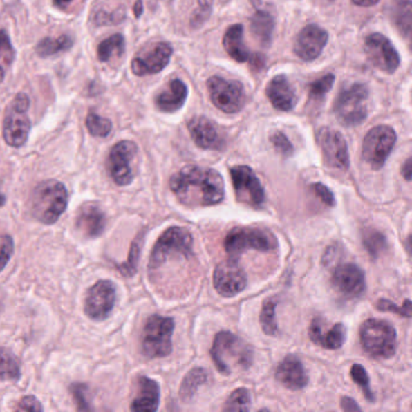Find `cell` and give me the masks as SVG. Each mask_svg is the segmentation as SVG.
<instances>
[{
  "instance_id": "4fadbf2b",
  "label": "cell",
  "mask_w": 412,
  "mask_h": 412,
  "mask_svg": "<svg viewBox=\"0 0 412 412\" xmlns=\"http://www.w3.org/2000/svg\"><path fill=\"white\" fill-rule=\"evenodd\" d=\"M364 51L371 66L381 72L393 74L400 66V56L397 48L384 34H369L365 38Z\"/></svg>"
},
{
  "instance_id": "5bb4252c",
  "label": "cell",
  "mask_w": 412,
  "mask_h": 412,
  "mask_svg": "<svg viewBox=\"0 0 412 412\" xmlns=\"http://www.w3.org/2000/svg\"><path fill=\"white\" fill-rule=\"evenodd\" d=\"M138 153V147L131 140H121L111 148L108 158V171L119 187L130 185L135 172L132 162Z\"/></svg>"
},
{
  "instance_id": "db71d44e",
  "label": "cell",
  "mask_w": 412,
  "mask_h": 412,
  "mask_svg": "<svg viewBox=\"0 0 412 412\" xmlns=\"http://www.w3.org/2000/svg\"><path fill=\"white\" fill-rule=\"evenodd\" d=\"M75 1H77V0H53V6L57 8L58 10L67 11Z\"/></svg>"
},
{
  "instance_id": "9a60e30c",
  "label": "cell",
  "mask_w": 412,
  "mask_h": 412,
  "mask_svg": "<svg viewBox=\"0 0 412 412\" xmlns=\"http://www.w3.org/2000/svg\"><path fill=\"white\" fill-rule=\"evenodd\" d=\"M317 140L329 167L340 171H347L350 168L348 147L339 131L323 127L317 133Z\"/></svg>"
},
{
  "instance_id": "f1b7e54d",
  "label": "cell",
  "mask_w": 412,
  "mask_h": 412,
  "mask_svg": "<svg viewBox=\"0 0 412 412\" xmlns=\"http://www.w3.org/2000/svg\"><path fill=\"white\" fill-rule=\"evenodd\" d=\"M274 27H276V21L269 11L258 10L250 19L252 35L263 48H269L272 43Z\"/></svg>"
},
{
  "instance_id": "4dcf8cb0",
  "label": "cell",
  "mask_w": 412,
  "mask_h": 412,
  "mask_svg": "<svg viewBox=\"0 0 412 412\" xmlns=\"http://www.w3.org/2000/svg\"><path fill=\"white\" fill-rule=\"evenodd\" d=\"M411 0H394L392 19L399 32L408 39L411 35Z\"/></svg>"
},
{
  "instance_id": "ee69618b",
  "label": "cell",
  "mask_w": 412,
  "mask_h": 412,
  "mask_svg": "<svg viewBox=\"0 0 412 412\" xmlns=\"http://www.w3.org/2000/svg\"><path fill=\"white\" fill-rule=\"evenodd\" d=\"M270 142L272 144L274 150L278 153H281L284 158L292 156L294 147H292V142L281 131H276L272 135H270Z\"/></svg>"
},
{
  "instance_id": "ba28073f",
  "label": "cell",
  "mask_w": 412,
  "mask_h": 412,
  "mask_svg": "<svg viewBox=\"0 0 412 412\" xmlns=\"http://www.w3.org/2000/svg\"><path fill=\"white\" fill-rule=\"evenodd\" d=\"M29 98L26 93L15 96L5 111L3 137L8 145L19 148L27 142L30 132L28 118Z\"/></svg>"
},
{
  "instance_id": "11a10c76",
  "label": "cell",
  "mask_w": 412,
  "mask_h": 412,
  "mask_svg": "<svg viewBox=\"0 0 412 412\" xmlns=\"http://www.w3.org/2000/svg\"><path fill=\"white\" fill-rule=\"evenodd\" d=\"M402 174L406 182L411 180V158H409L402 167Z\"/></svg>"
},
{
  "instance_id": "cb8c5ba5",
  "label": "cell",
  "mask_w": 412,
  "mask_h": 412,
  "mask_svg": "<svg viewBox=\"0 0 412 412\" xmlns=\"http://www.w3.org/2000/svg\"><path fill=\"white\" fill-rule=\"evenodd\" d=\"M106 218L101 207L96 203H85L77 216V230L88 238H97L104 232Z\"/></svg>"
},
{
  "instance_id": "6f0895ef",
  "label": "cell",
  "mask_w": 412,
  "mask_h": 412,
  "mask_svg": "<svg viewBox=\"0 0 412 412\" xmlns=\"http://www.w3.org/2000/svg\"><path fill=\"white\" fill-rule=\"evenodd\" d=\"M143 0H137L135 6H133V12H135V19H139L143 15Z\"/></svg>"
},
{
  "instance_id": "7402d4cb",
  "label": "cell",
  "mask_w": 412,
  "mask_h": 412,
  "mask_svg": "<svg viewBox=\"0 0 412 412\" xmlns=\"http://www.w3.org/2000/svg\"><path fill=\"white\" fill-rule=\"evenodd\" d=\"M274 377L279 384L290 391H300L308 384L306 371L299 357L289 355L278 364Z\"/></svg>"
},
{
  "instance_id": "ffe728a7",
  "label": "cell",
  "mask_w": 412,
  "mask_h": 412,
  "mask_svg": "<svg viewBox=\"0 0 412 412\" xmlns=\"http://www.w3.org/2000/svg\"><path fill=\"white\" fill-rule=\"evenodd\" d=\"M329 40V34L318 24H307L297 34L294 43V53L297 57L312 62L321 56Z\"/></svg>"
},
{
  "instance_id": "bcb514c9",
  "label": "cell",
  "mask_w": 412,
  "mask_h": 412,
  "mask_svg": "<svg viewBox=\"0 0 412 412\" xmlns=\"http://www.w3.org/2000/svg\"><path fill=\"white\" fill-rule=\"evenodd\" d=\"M73 397L75 399L77 410L80 411H88L92 410L90 402H88V387L84 384H74L71 387Z\"/></svg>"
},
{
  "instance_id": "30bf717a",
  "label": "cell",
  "mask_w": 412,
  "mask_h": 412,
  "mask_svg": "<svg viewBox=\"0 0 412 412\" xmlns=\"http://www.w3.org/2000/svg\"><path fill=\"white\" fill-rule=\"evenodd\" d=\"M211 101L225 114H237L247 103L245 86L237 80L221 77H211L207 80Z\"/></svg>"
},
{
  "instance_id": "52a82bcc",
  "label": "cell",
  "mask_w": 412,
  "mask_h": 412,
  "mask_svg": "<svg viewBox=\"0 0 412 412\" xmlns=\"http://www.w3.org/2000/svg\"><path fill=\"white\" fill-rule=\"evenodd\" d=\"M174 321L171 317H149L143 329L142 350L149 359L163 358L172 352V336Z\"/></svg>"
},
{
  "instance_id": "91938a15",
  "label": "cell",
  "mask_w": 412,
  "mask_h": 412,
  "mask_svg": "<svg viewBox=\"0 0 412 412\" xmlns=\"http://www.w3.org/2000/svg\"><path fill=\"white\" fill-rule=\"evenodd\" d=\"M1 308H3V299H1V292H0V312H1Z\"/></svg>"
},
{
  "instance_id": "603a6c76",
  "label": "cell",
  "mask_w": 412,
  "mask_h": 412,
  "mask_svg": "<svg viewBox=\"0 0 412 412\" xmlns=\"http://www.w3.org/2000/svg\"><path fill=\"white\" fill-rule=\"evenodd\" d=\"M274 109L290 111L297 106V92L285 75H276L270 80L265 90Z\"/></svg>"
},
{
  "instance_id": "83f0119b",
  "label": "cell",
  "mask_w": 412,
  "mask_h": 412,
  "mask_svg": "<svg viewBox=\"0 0 412 412\" xmlns=\"http://www.w3.org/2000/svg\"><path fill=\"white\" fill-rule=\"evenodd\" d=\"M160 404V386L147 376L139 377L138 397L132 402L131 410L138 412H153Z\"/></svg>"
},
{
  "instance_id": "ab89813d",
  "label": "cell",
  "mask_w": 412,
  "mask_h": 412,
  "mask_svg": "<svg viewBox=\"0 0 412 412\" xmlns=\"http://www.w3.org/2000/svg\"><path fill=\"white\" fill-rule=\"evenodd\" d=\"M335 82L334 74H326L308 85V96L312 101H321L330 92Z\"/></svg>"
},
{
  "instance_id": "b9f144b4",
  "label": "cell",
  "mask_w": 412,
  "mask_h": 412,
  "mask_svg": "<svg viewBox=\"0 0 412 412\" xmlns=\"http://www.w3.org/2000/svg\"><path fill=\"white\" fill-rule=\"evenodd\" d=\"M350 377L363 391L365 398L373 403L375 400V395L371 388H370L369 375L366 373V370L360 364H353L350 368Z\"/></svg>"
},
{
  "instance_id": "680465c9",
  "label": "cell",
  "mask_w": 412,
  "mask_h": 412,
  "mask_svg": "<svg viewBox=\"0 0 412 412\" xmlns=\"http://www.w3.org/2000/svg\"><path fill=\"white\" fill-rule=\"evenodd\" d=\"M5 202H6V197L0 192V207L4 206Z\"/></svg>"
},
{
  "instance_id": "681fc988",
  "label": "cell",
  "mask_w": 412,
  "mask_h": 412,
  "mask_svg": "<svg viewBox=\"0 0 412 412\" xmlns=\"http://www.w3.org/2000/svg\"><path fill=\"white\" fill-rule=\"evenodd\" d=\"M14 253V241L10 236H4L0 245V272L5 269Z\"/></svg>"
},
{
  "instance_id": "3957f363",
  "label": "cell",
  "mask_w": 412,
  "mask_h": 412,
  "mask_svg": "<svg viewBox=\"0 0 412 412\" xmlns=\"http://www.w3.org/2000/svg\"><path fill=\"white\" fill-rule=\"evenodd\" d=\"M68 191L57 180L40 182L30 197L33 216L43 224H55L67 209Z\"/></svg>"
},
{
  "instance_id": "f5cc1de1",
  "label": "cell",
  "mask_w": 412,
  "mask_h": 412,
  "mask_svg": "<svg viewBox=\"0 0 412 412\" xmlns=\"http://www.w3.org/2000/svg\"><path fill=\"white\" fill-rule=\"evenodd\" d=\"M250 64H252V67L256 69V71H261L263 68L265 67V63H266V58H265L264 55H261V53H254V55H252L250 58Z\"/></svg>"
},
{
  "instance_id": "277c9868",
  "label": "cell",
  "mask_w": 412,
  "mask_h": 412,
  "mask_svg": "<svg viewBox=\"0 0 412 412\" xmlns=\"http://www.w3.org/2000/svg\"><path fill=\"white\" fill-rule=\"evenodd\" d=\"M192 245L194 238L187 229L178 226L169 227L160 236L158 242L153 245L150 254L149 270L156 271L168 261L191 259L194 256Z\"/></svg>"
},
{
  "instance_id": "e0dca14e",
  "label": "cell",
  "mask_w": 412,
  "mask_h": 412,
  "mask_svg": "<svg viewBox=\"0 0 412 412\" xmlns=\"http://www.w3.org/2000/svg\"><path fill=\"white\" fill-rule=\"evenodd\" d=\"M173 55L171 44L160 41L144 50L132 59L131 68L137 77H148L162 72L167 67Z\"/></svg>"
},
{
  "instance_id": "8992f818",
  "label": "cell",
  "mask_w": 412,
  "mask_h": 412,
  "mask_svg": "<svg viewBox=\"0 0 412 412\" xmlns=\"http://www.w3.org/2000/svg\"><path fill=\"white\" fill-rule=\"evenodd\" d=\"M360 344L375 359H388L397 350V331L388 321L371 318L360 328Z\"/></svg>"
},
{
  "instance_id": "8fae6325",
  "label": "cell",
  "mask_w": 412,
  "mask_h": 412,
  "mask_svg": "<svg viewBox=\"0 0 412 412\" xmlns=\"http://www.w3.org/2000/svg\"><path fill=\"white\" fill-rule=\"evenodd\" d=\"M397 143L395 131L387 125H379L371 129L365 135L362 149V158L370 167L379 171L384 167Z\"/></svg>"
},
{
  "instance_id": "2e32d148",
  "label": "cell",
  "mask_w": 412,
  "mask_h": 412,
  "mask_svg": "<svg viewBox=\"0 0 412 412\" xmlns=\"http://www.w3.org/2000/svg\"><path fill=\"white\" fill-rule=\"evenodd\" d=\"M116 288L111 281H98L90 288L85 300V313L92 321L106 319L115 306Z\"/></svg>"
},
{
  "instance_id": "ac0fdd59",
  "label": "cell",
  "mask_w": 412,
  "mask_h": 412,
  "mask_svg": "<svg viewBox=\"0 0 412 412\" xmlns=\"http://www.w3.org/2000/svg\"><path fill=\"white\" fill-rule=\"evenodd\" d=\"M331 285L347 299L360 297L365 292V274L358 265L345 263L337 265L331 272Z\"/></svg>"
},
{
  "instance_id": "836d02e7",
  "label": "cell",
  "mask_w": 412,
  "mask_h": 412,
  "mask_svg": "<svg viewBox=\"0 0 412 412\" xmlns=\"http://www.w3.org/2000/svg\"><path fill=\"white\" fill-rule=\"evenodd\" d=\"M362 241L371 259H379L380 256L388 250V241L386 236L376 229H365Z\"/></svg>"
},
{
  "instance_id": "d6986e66",
  "label": "cell",
  "mask_w": 412,
  "mask_h": 412,
  "mask_svg": "<svg viewBox=\"0 0 412 412\" xmlns=\"http://www.w3.org/2000/svg\"><path fill=\"white\" fill-rule=\"evenodd\" d=\"M213 284L221 297H232L245 290L247 276L235 259L225 260L216 266Z\"/></svg>"
},
{
  "instance_id": "9c48e42d",
  "label": "cell",
  "mask_w": 412,
  "mask_h": 412,
  "mask_svg": "<svg viewBox=\"0 0 412 412\" xmlns=\"http://www.w3.org/2000/svg\"><path fill=\"white\" fill-rule=\"evenodd\" d=\"M224 247L227 254L236 256L245 250L271 252L277 248L278 242L270 231L256 227H237L227 234Z\"/></svg>"
},
{
  "instance_id": "1f68e13d",
  "label": "cell",
  "mask_w": 412,
  "mask_h": 412,
  "mask_svg": "<svg viewBox=\"0 0 412 412\" xmlns=\"http://www.w3.org/2000/svg\"><path fill=\"white\" fill-rule=\"evenodd\" d=\"M126 41L120 33L113 34L103 40L97 48V56L101 62H108L113 57H120L125 53Z\"/></svg>"
},
{
  "instance_id": "d590c367",
  "label": "cell",
  "mask_w": 412,
  "mask_h": 412,
  "mask_svg": "<svg viewBox=\"0 0 412 412\" xmlns=\"http://www.w3.org/2000/svg\"><path fill=\"white\" fill-rule=\"evenodd\" d=\"M276 306L277 300L274 297H270L265 300L261 313H260V324L265 334L276 336L278 334L277 321H276Z\"/></svg>"
},
{
  "instance_id": "c3c4849f",
  "label": "cell",
  "mask_w": 412,
  "mask_h": 412,
  "mask_svg": "<svg viewBox=\"0 0 412 412\" xmlns=\"http://www.w3.org/2000/svg\"><path fill=\"white\" fill-rule=\"evenodd\" d=\"M198 6L200 10H197L196 14L194 15L191 19L194 27H200L211 16L213 0H198Z\"/></svg>"
},
{
  "instance_id": "6da1fadb",
  "label": "cell",
  "mask_w": 412,
  "mask_h": 412,
  "mask_svg": "<svg viewBox=\"0 0 412 412\" xmlns=\"http://www.w3.org/2000/svg\"><path fill=\"white\" fill-rule=\"evenodd\" d=\"M169 187L179 202L187 207L219 205L225 196V185L221 173L213 168L185 166L173 174Z\"/></svg>"
},
{
  "instance_id": "7dc6e473",
  "label": "cell",
  "mask_w": 412,
  "mask_h": 412,
  "mask_svg": "<svg viewBox=\"0 0 412 412\" xmlns=\"http://www.w3.org/2000/svg\"><path fill=\"white\" fill-rule=\"evenodd\" d=\"M310 189H311V191L313 192V194H315V195H316V196L318 197L326 206H335V196H334V194L331 192L330 189L326 187L324 184H321V182H313V184H311Z\"/></svg>"
},
{
  "instance_id": "f546056e",
  "label": "cell",
  "mask_w": 412,
  "mask_h": 412,
  "mask_svg": "<svg viewBox=\"0 0 412 412\" xmlns=\"http://www.w3.org/2000/svg\"><path fill=\"white\" fill-rule=\"evenodd\" d=\"M73 45H74V40L68 34H63V35H59L57 38L48 37V38L41 39L37 44L35 53L38 55L39 57H51V56H55L57 53L71 50L73 48Z\"/></svg>"
},
{
  "instance_id": "8d00e7d4",
  "label": "cell",
  "mask_w": 412,
  "mask_h": 412,
  "mask_svg": "<svg viewBox=\"0 0 412 412\" xmlns=\"http://www.w3.org/2000/svg\"><path fill=\"white\" fill-rule=\"evenodd\" d=\"M16 57V51L10 40L6 30H0V82L4 80L5 74L8 72Z\"/></svg>"
},
{
  "instance_id": "7c38bea8",
  "label": "cell",
  "mask_w": 412,
  "mask_h": 412,
  "mask_svg": "<svg viewBox=\"0 0 412 412\" xmlns=\"http://www.w3.org/2000/svg\"><path fill=\"white\" fill-rule=\"evenodd\" d=\"M230 174L237 201L253 208L264 206L266 200L264 187L252 168L248 166H235L231 168Z\"/></svg>"
},
{
  "instance_id": "60d3db41",
  "label": "cell",
  "mask_w": 412,
  "mask_h": 412,
  "mask_svg": "<svg viewBox=\"0 0 412 412\" xmlns=\"http://www.w3.org/2000/svg\"><path fill=\"white\" fill-rule=\"evenodd\" d=\"M250 393L248 389L238 388L231 393L224 405L225 411H248L250 409Z\"/></svg>"
},
{
  "instance_id": "f6af8a7d",
  "label": "cell",
  "mask_w": 412,
  "mask_h": 412,
  "mask_svg": "<svg viewBox=\"0 0 412 412\" xmlns=\"http://www.w3.org/2000/svg\"><path fill=\"white\" fill-rule=\"evenodd\" d=\"M125 15L124 11H111L106 12V10H97L92 17V22L96 26H113L119 24L121 19H124Z\"/></svg>"
},
{
  "instance_id": "44dd1931",
  "label": "cell",
  "mask_w": 412,
  "mask_h": 412,
  "mask_svg": "<svg viewBox=\"0 0 412 412\" xmlns=\"http://www.w3.org/2000/svg\"><path fill=\"white\" fill-rule=\"evenodd\" d=\"M187 130L198 148L221 151L225 149V139L216 126L205 116H195L187 122Z\"/></svg>"
},
{
  "instance_id": "7bdbcfd3",
  "label": "cell",
  "mask_w": 412,
  "mask_h": 412,
  "mask_svg": "<svg viewBox=\"0 0 412 412\" xmlns=\"http://www.w3.org/2000/svg\"><path fill=\"white\" fill-rule=\"evenodd\" d=\"M376 308L381 312H393L400 317L410 318L411 317V301L406 299L403 306H398L397 303L387 300V299H380L376 303Z\"/></svg>"
},
{
  "instance_id": "74e56055",
  "label": "cell",
  "mask_w": 412,
  "mask_h": 412,
  "mask_svg": "<svg viewBox=\"0 0 412 412\" xmlns=\"http://www.w3.org/2000/svg\"><path fill=\"white\" fill-rule=\"evenodd\" d=\"M143 232H140L133 243L131 245L130 254H129V259L124 264L119 265L118 269L121 274L126 276V277H132L135 276L137 270H138L139 256H140V250H142V245H143Z\"/></svg>"
},
{
  "instance_id": "d4e9b609",
  "label": "cell",
  "mask_w": 412,
  "mask_h": 412,
  "mask_svg": "<svg viewBox=\"0 0 412 412\" xmlns=\"http://www.w3.org/2000/svg\"><path fill=\"white\" fill-rule=\"evenodd\" d=\"M189 96V90L185 82L180 79H173L167 84V86L155 97V106L158 111L172 114L180 111Z\"/></svg>"
},
{
  "instance_id": "7a4b0ae2",
  "label": "cell",
  "mask_w": 412,
  "mask_h": 412,
  "mask_svg": "<svg viewBox=\"0 0 412 412\" xmlns=\"http://www.w3.org/2000/svg\"><path fill=\"white\" fill-rule=\"evenodd\" d=\"M212 359L223 375L245 371L253 364V348L230 331L216 334L211 350Z\"/></svg>"
},
{
  "instance_id": "f35d334b",
  "label": "cell",
  "mask_w": 412,
  "mask_h": 412,
  "mask_svg": "<svg viewBox=\"0 0 412 412\" xmlns=\"http://www.w3.org/2000/svg\"><path fill=\"white\" fill-rule=\"evenodd\" d=\"M86 127L90 135L93 137H100V138H106L111 135L113 130V124L109 119L98 115L96 113H88L86 118Z\"/></svg>"
},
{
  "instance_id": "e575fe53",
  "label": "cell",
  "mask_w": 412,
  "mask_h": 412,
  "mask_svg": "<svg viewBox=\"0 0 412 412\" xmlns=\"http://www.w3.org/2000/svg\"><path fill=\"white\" fill-rule=\"evenodd\" d=\"M19 376V360L11 350L0 347V381H17Z\"/></svg>"
},
{
  "instance_id": "9f6ffc18",
  "label": "cell",
  "mask_w": 412,
  "mask_h": 412,
  "mask_svg": "<svg viewBox=\"0 0 412 412\" xmlns=\"http://www.w3.org/2000/svg\"><path fill=\"white\" fill-rule=\"evenodd\" d=\"M379 1L380 0H352L353 4L360 6V8H371V6L377 4Z\"/></svg>"
},
{
  "instance_id": "4316f807",
  "label": "cell",
  "mask_w": 412,
  "mask_h": 412,
  "mask_svg": "<svg viewBox=\"0 0 412 412\" xmlns=\"http://www.w3.org/2000/svg\"><path fill=\"white\" fill-rule=\"evenodd\" d=\"M223 46L225 48L226 53L236 62L245 63L250 61V50L245 46V28L242 24H232L226 29L223 37Z\"/></svg>"
},
{
  "instance_id": "d6a6232c",
  "label": "cell",
  "mask_w": 412,
  "mask_h": 412,
  "mask_svg": "<svg viewBox=\"0 0 412 412\" xmlns=\"http://www.w3.org/2000/svg\"><path fill=\"white\" fill-rule=\"evenodd\" d=\"M208 373L203 368H195L187 373L179 388V397L182 400H190L197 393L202 384H206Z\"/></svg>"
},
{
  "instance_id": "5b68a950",
  "label": "cell",
  "mask_w": 412,
  "mask_h": 412,
  "mask_svg": "<svg viewBox=\"0 0 412 412\" xmlns=\"http://www.w3.org/2000/svg\"><path fill=\"white\" fill-rule=\"evenodd\" d=\"M368 100L369 90L364 84L355 82L344 87L334 102V114L341 125L345 127H357L362 125L368 118Z\"/></svg>"
},
{
  "instance_id": "484cf974",
  "label": "cell",
  "mask_w": 412,
  "mask_h": 412,
  "mask_svg": "<svg viewBox=\"0 0 412 412\" xmlns=\"http://www.w3.org/2000/svg\"><path fill=\"white\" fill-rule=\"evenodd\" d=\"M323 323L321 318H315L312 321L308 335L313 344L321 346L323 348L329 350H339L344 345L346 340V328L342 323H337L335 326H331L330 329L324 333L323 331Z\"/></svg>"
},
{
  "instance_id": "816d5d0a",
  "label": "cell",
  "mask_w": 412,
  "mask_h": 412,
  "mask_svg": "<svg viewBox=\"0 0 412 412\" xmlns=\"http://www.w3.org/2000/svg\"><path fill=\"white\" fill-rule=\"evenodd\" d=\"M341 409L345 411H360V406L357 404L355 399L350 397H342L341 398Z\"/></svg>"
},
{
  "instance_id": "f907efd6",
  "label": "cell",
  "mask_w": 412,
  "mask_h": 412,
  "mask_svg": "<svg viewBox=\"0 0 412 412\" xmlns=\"http://www.w3.org/2000/svg\"><path fill=\"white\" fill-rule=\"evenodd\" d=\"M17 410H21V411L40 412L43 411L44 409L38 399L33 397V395H28V397H24V398L19 402Z\"/></svg>"
}]
</instances>
